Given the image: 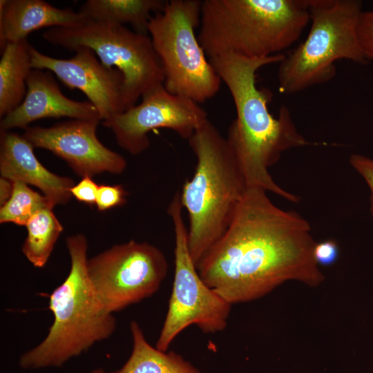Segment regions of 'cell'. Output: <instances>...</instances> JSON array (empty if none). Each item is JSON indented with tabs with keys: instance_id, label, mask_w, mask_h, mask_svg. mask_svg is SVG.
Segmentation results:
<instances>
[{
	"instance_id": "cell-1",
	"label": "cell",
	"mask_w": 373,
	"mask_h": 373,
	"mask_svg": "<svg viewBox=\"0 0 373 373\" xmlns=\"http://www.w3.org/2000/svg\"><path fill=\"white\" fill-rule=\"evenodd\" d=\"M309 222L275 205L267 191L247 188L222 237L197 265L202 280L231 305L261 298L285 281L318 286Z\"/></svg>"
},
{
	"instance_id": "cell-2",
	"label": "cell",
	"mask_w": 373,
	"mask_h": 373,
	"mask_svg": "<svg viewBox=\"0 0 373 373\" xmlns=\"http://www.w3.org/2000/svg\"><path fill=\"white\" fill-rule=\"evenodd\" d=\"M284 56L278 54L251 59L225 55L209 61L234 102L236 117L229 128L227 140L247 186L270 191L296 203L299 202V197L276 184L269 167L287 150L325 144L307 140L298 131L287 106H282L278 117H274L268 108L270 91L256 86V72L264 66L280 63Z\"/></svg>"
},
{
	"instance_id": "cell-3",
	"label": "cell",
	"mask_w": 373,
	"mask_h": 373,
	"mask_svg": "<svg viewBox=\"0 0 373 373\" xmlns=\"http://www.w3.org/2000/svg\"><path fill=\"white\" fill-rule=\"evenodd\" d=\"M309 22V0H204L198 40L210 59H262L282 54Z\"/></svg>"
},
{
	"instance_id": "cell-4",
	"label": "cell",
	"mask_w": 373,
	"mask_h": 373,
	"mask_svg": "<svg viewBox=\"0 0 373 373\" xmlns=\"http://www.w3.org/2000/svg\"><path fill=\"white\" fill-rule=\"evenodd\" d=\"M70 271L49 296L53 322L37 345L19 359L24 370L57 367L106 340L116 329V319L99 301L87 270L88 242L78 233L66 238Z\"/></svg>"
},
{
	"instance_id": "cell-5",
	"label": "cell",
	"mask_w": 373,
	"mask_h": 373,
	"mask_svg": "<svg viewBox=\"0 0 373 373\" xmlns=\"http://www.w3.org/2000/svg\"><path fill=\"white\" fill-rule=\"evenodd\" d=\"M188 140L196 166L180 196L188 213L189 249L197 266L227 230L248 187L227 138L209 119Z\"/></svg>"
},
{
	"instance_id": "cell-6",
	"label": "cell",
	"mask_w": 373,
	"mask_h": 373,
	"mask_svg": "<svg viewBox=\"0 0 373 373\" xmlns=\"http://www.w3.org/2000/svg\"><path fill=\"white\" fill-rule=\"evenodd\" d=\"M362 6L360 0H309L310 30L279 63L280 93L294 94L330 81L340 59L366 62L357 35Z\"/></svg>"
},
{
	"instance_id": "cell-7",
	"label": "cell",
	"mask_w": 373,
	"mask_h": 373,
	"mask_svg": "<svg viewBox=\"0 0 373 373\" xmlns=\"http://www.w3.org/2000/svg\"><path fill=\"white\" fill-rule=\"evenodd\" d=\"M202 3L199 0L167 1L148 25L165 88L198 104L213 97L222 82L195 34L200 24Z\"/></svg>"
},
{
	"instance_id": "cell-8",
	"label": "cell",
	"mask_w": 373,
	"mask_h": 373,
	"mask_svg": "<svg viewBox=\"0 0 373 373\" xmlns=\"http://www.w3.org/2000/svg\"><path fill=\"white\" fill-rule=\"evenodd\" d=\"M43 37L70 51L88 47L106 67L120 71L124 78L126 110L146 91L164 83L162 66L151 37L124 25L86 19L74 26L50 28Z\"/></svg>"
},
{
	"instance_id": "cell-9",
	"label": "cell",
	"mask_w": 373,
	"mask_h": 373,
	"mask_svg": "<svg viewBox=\"0 0 373 373\" xmlns=\"http://www.w3.org/2000/svg\"><path fill=\"white\" fill-rule=\"evenodd\" d=\"M182 209L180 192H177L168 207L175 234L173 287L166 315L155 344V347L164 352L191 325L197 326L206 334L224 330L232 305L200 276L190 254Z\"/></svg>"
},
{
	"instance_id": "cell-10",
	"label": "cell",
	"mask_w": 373,
	"mask_h": 373,
	"mask_svg": "<svg viewBox=\"0 0 373 373\" xmlns=\"http://www.w3.org/2000/svg\"><path fill=\"white\" fill-rule=\"evenodd\" d=\"M87 270L99 301L114 314L153 296L166 276L168 262L157 247L130 240L88 258Z\"/></svg>"
},
{
	"instance_id": "cell-11",
	"label": "cell",
	"mask_w": 373,
	"mask_h": 373,
	"mask_svg": "<svg viewBox=\"0 0 373 373\" xmlns=\"http://www.w3.org/2000/svg\"><path fill=\"white\" fill-rule=\"evenodd\" d=\"M207 119V112L198 103L169 92L162 84L144 93L141 103L103 121V124L112 130L121 148L138 155L149 147L150 131L169 128L189 140Z\"/></svg>"
},
{
	"instance_id": "cell-12",
	"label": "cell",
	"mask_w": 373,
	"mask_h": 373,
	"mask_svg": "<svg viewBox=\"0 0 373 373\" xmlns=\"http://www.w3.org/2000/svg\"><path fill=\"white\" fill-rule=\"evenodd\" d=\"M99 120L71 119L51 127L28 126L23 136L32 146L48 150L65 160L81 177L104 172L120 174L127 162L97 138Z\"/></svg>"
},
{
	"instance_id": "cell-13",
	"label": "cell",
	"mask_w": 373,
	"mask_h": 373,
	"mask_svg": "<svg viewBox=\"0 0 373 373\" xmlns=\"http://www.w3.org/2000/svg\"><path fill=\"white\" fill-rule=\"evenodd\" d=\"M73 51L75 54L70 59H57L40 52L30 45L32 68L48 70L68 88L80 90L97 108L101 120L125 111L122 73L103 65L88 47L79 46Z\"/></svg>"
},
{
	"instance_id": "cell-14",
	"label": "cell",
	"mask_w": 373,
	"mask_h": 373,
	"mask_svg": "<svg viewBox=\"0 0 373 373\" xmlns=\"http://www.w3.org/2000/svg\"><path fill=\"white\" fill-rule=\"evenodd\" d=\"M63 117L101 120L97 108L90 101L79 102L66 97L51 72L32 69L27 79V93L23 101L1 118V131L25 129L38 119Z\"/></svg>"
},
{
	"instance_id": "cell-15",
	"label": "cell",
	"mask_w": 373,
	"mask_h": 373,
	"mask_svg": "<svg viewBox=\"0 0 373 373\" xmlns=\"http://www.w3.org/2000/svg\"><path fill=\"white\" fill-rule=\"evenodd\" d=\"M33 149L23 135L1 131V177L37 187L54 206L67 203L72 197L73 179L48 171L38 160Z\"/></svg>"
},
{
	"instance_id": "cell-16",
	"label": "cell",
	"mask_w": 373,
	"mask_h": 373,
	"mask_svg": "<svg viewBox=\"0 0 373 373\" xmlns=\"http://www.w3.org/2000/svg\"><path fill=\"white\" fill-rule=\"evenodd\" d=\"M87 19L79 12L61 9L43 0L0 1V44L27 39L46 27H71Z\"/></svg>"
},
{
	"instance_id": "cell-17",
	"label": "cell",
	"mask_w": 373,
	"mask_h": 373,
	"mask_svg": "<svg viewBox=\"0 0 373 373\" xmlns=\"http://www.w3.org/2000/svg\"><path fill=\"white\" fill-rule=\"evenodd\" d=\"M30 44L27 39L6 43L0 60V117L15 110L27 93V79L32 70Z\"/></svg>"
},
{
	"instance_id": "cell-18",
	"label": "cell",
	"mask_w": 373,
	"mask_h": 373,
	"mask_svg": "<svg viewBox=\"0 0 373 373\" xmlns=\"http://www.w3.org/2000/svg\"><path fill=\"white\" fill-rule=\"evenodd\" d=\"M163 0H88L79 12L88 19L124 25L130 23L135 32H148V25L155 14L164 10Z\"/></svg>"
},
{
	"instance_id": "cell-19",
	"label": "cell",
	"mask_w": 373,
	"mask_h": 373,
	"mask_svg": "<svg viewBox=\"0 0 373 373\" xmlns=\"http://www.w3.org/2000/svg\"><path fill=\"white\" fill-rule=\"evenodd\" d=\"M130 331L132 352L121 368L110 373H202L180 354L151 345L136 321H131Z\"/></svg>"
},
{
	"instance_id": "cell-20",
	"label": "cell",
	"mask_w": 373,
	"mask_h": 373,
	"mask_svg": "<svg viewBox=\"0 0 373 373\" xmlns=\"http://www.w3.org/2000/svg\"><path fill=\"white\" fill-rule=\"evenodd\" d=\"M26 227L28 235L22 252L33 266L41 268L47 263L63 226L52 209L46 208L33 215Z\"/></svg>"
},
{
	"instance_id": "cell-21",
	"label": "cell",
	"mask_w": 373,
	"mask_h": 373,
	"mask_svg": "<svg viewBox=\"0 0 373 373\" xmlns=\"http://www.w3.org/2000/svg\"><path fill=\"white\" fill-rule=\"evenodd\" d=\"M54 207L44 195L35 191L28 184L14 182L11 197L1 207L0 222L26 226L36 213L46 208L53 209Z\"/></svg>"
},
{
	"instance_id": "cell-22",
	"label": "cell",
	"mask_w": 373,
	"mask_h": 373,
	"mask_svg": "<svg viewBox=\"0 0 373 373\" xmlns=\"http://www.w3.org/2000/svg\"><path fill=\"white\" fill-rule=\"evenodd\" d=\"M126 192L122 185H99L95 204L99 211H103L120 206L126 202Z\"/></svg>"
},
{
	"instance_id": "cell-23",
	"label": "cell",
	"mask_w": 373,
	"mask_h": 373,
	"mask_svg": "<svg viewBox=\"0 0 373 373\" xmlns=\"http://www.w3.org/2000/svg\"><path fill=\"white\" fill-rule=\"evenodd\" d=\"M357 35L363 53L373 60V11H363L358 26Z\"/></svg>"
},
{
	"instance_id": "cell-24",
	"label": "cell",
	"mask_w": 373,
	"mask_h": 373,
	"mask_svg": "<svg viewBox=\"0 0 373 373\" xmlns=\"http://www.w3.org/2000/svg\"><path fill=\"white\" fill-rule=\"evenodd\" d=\"M350 164L363 177L370 189V210L373 217V159L354 153L350 157Z\"/></svg>"
},
{
	"instance_id": "cell-25",
	"label": "cell",
	"mask_w": 373,
	"mask_h": 373,
	"mask_svg": "<svg viewBox=\"0 0 373 373\" xmlns=\"http://www.w3.org/2000/svg\"><path fill=\"white\" fill-rule=\"evenodd\" d=\"M97 185L89 176L83 177L82 179L70 189L72 196L78 201L93 205L96 202Z\"/></svg>"
},
{
	"instance_id": "cell-26",
	"label": "cell",
	"mask_w": 373,
	"mask_h": 373,
	"mask_svg": "<svg viewBox=\"0 0 373 373\" xmlns=\"http://www.w3.org/2000/svg\"><path fill=\"white\" fill-rule=\"evenodd\" d=\"M338 247L333 240L316 243L314 256L318 265L329 266L334 264L338 257Z\"/></svg>"
},
{
	"instance_id": "cell-27",
	"label": "cell",
	"mask_w": 373,
	"mask_h": 373,
	"mask_svg": "<svg viewBox=\"0 0 373 373\" xmlns=\"http://www.w3.org/2000/svg\"><path fill=\"white\" fill-rule=\"evenodd\" d=\"M14 182L1 177L0 179V204L3 205L11 197Z\"/></svg>"
},
{
	"instance_id": "cell-28",
	"label": "cell",
	"mask_w": 373,
	"mask_h": 373,
	"mask_svg": "<svg viewBox=\"0 0 373 373\" xmlns=\"http://www.w3.org/2000/svg\"><path fill=\"white\" fill-rule=\"evenodd\" d=\"M88 373H106L103 369L97 368L90 371Z\"/></svg>"
}]
</instances>
